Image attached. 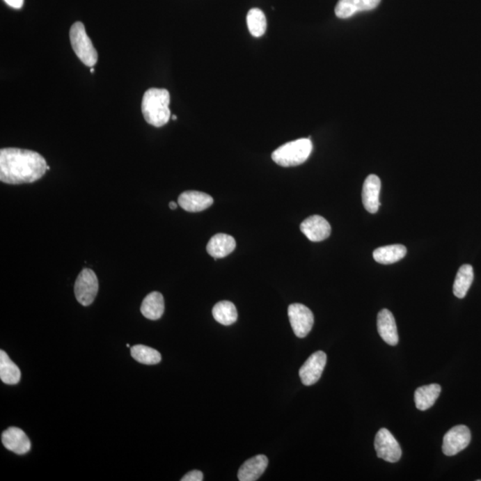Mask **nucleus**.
Returning <instances> with one entry per match:
<instances>
[{
	"instance_id": "obj_1",
	"label": "nucleus",
	"mask_w": 481,
	"mask_h": 481,
	"mask_svg": "<svg viewBox=\"0 0 481 481\" xmlns=\"http://www.w3.org/2000/svg\"><path fill=\"white\" fill-rule=\"evenodd\" d=\"M47 171V161L39 152L20 148L0 150V180L3 183H33Z\"/></svg>"
},
{
	"instance_id": "obj_2",
	"label": "nucleus",
	"mask_w": 481,
	"mask_h": 481,
	"mask_svg": "<svg viewBox=\"0 0 481 481\" xmlns=\"http://www.w3.org/2000/svg\"><path fill=\"white\" fill-rule=\"evenodd\" d=\"M170 92L165 88H149L143 97L141 110L145 122L150 125L161 127L170 120Z\"/></svg>"
},
{
	"instance_id": "obj_3",
	"label": "nucleus",
	"mask_w": 481,
	"mask_h": 481,
	"mask_svg": "<svg viewBox=\"0 0 481 481\" xmlns=\"http://www.w3.org/2000/svg\"><path fill=\"white\" fill-rule=\"evenodd\" d=\"M313 150L310 138L286 143L272 154V160L282 167L298 166L308 160Z\"/></svg>"
},
{
	"instance_id": "obj_4",
	"label": "nucleus",
	"mask_w": 481,
	"mask_h": 481,
	"mask_svg": "<svg viewBox=\"0 0 481 481\" xmlns=\"http://www.w3.org/2000/svg\"><path fill=\"white\" fill-rule=\"evenodd\" d=\"M70 40L73 51L85 65L93 67L97 63V52L81 22L72 24L70 30Z\"/></svg>"
},
{
	"instance_id": "obj_5",
	"label": "nucleus",
	"mask_w": 481,
	"mask_h": 481,
	"mask_svg": "<svg viewBox=\"0 0 481 481\" xmlns=\"http://www.w3.org/2000/svg\"><path fill=\"white\" fill-rule=\"evenodd\" d=\"M98 279L92 269H84L79 273L74 285V294L79 303L85 307L93 303L98 292Z\"/></svg>"
},
{
	"instance_id": "obj_6",
	"label": "nucleus",
	"mask_w": 481,
	"mask_h": 481,
	"mask_svg": "<svg viewBox=\"0 0 481 481\" xmlns=\"http://www.w3.org/2000/svg\"><path fill=\"white\" fill-rule=\"evenodd\" d=\"M374 448L377 457L388 463H397L402 455V450L397 439L385 428L381 429L375 436Z\"/></svg>"
},
{
	"instance_id": "obj_7",
	"label": "nucleus",
	"mask_w": 481,
	"mask_h": 481,
	"mask_svg": "<svg viewBox=\"0 0 481 481\" xmlns=\"http://www.w3.org/2000/svg\"><path fill=\"white\" fill-rule=\"evenodd\" d=\"M290 323L295 336L304 338L310 333L314 324V315L305 305L294 303L289 306Z\"/></svg>"
},
{
	"instance_id": "obj_8",
	"label": "nucleus",
	"mask_w": 481,
	"mask_h": 481,
	"mask_svg": "<svg viewBox=\"0 0 481 481\" xmlns=\"http://www.w3.org/2000/svg\"><path fill=\"white\" fill-rule=\"evenodd\" d=\"M471 439V431L467 426H455L445 433L443 439V453L448 457H453L466 448L470 444Z\"/></svg>"
},
{
	"instance_id": "obj_9",
	"label": "nucleus",
	"mask_w": 481,
	"mask_h": 481,
	"mask_svg": "<svg viewBox=\"0 0 481 481\" xmlns=\"http://www.w3.org/2000/svg\"><path fill=\"white\" fill-rule=\"evenodd\" d=\"M326 361L327 356L324 352H317L312 354L299 369V374L302 384L306 386H310L320 381Z\"/></svg>"
},
{
	"instance_id": "obj_10",
	"label": "nucleus",
	"mask_w": 481,
	"mask_h": 481,
	"mask_svg": "<svg viewBox=\"0 0 481 481\" xmlns=\"http://www.w3.org/2000/svg\"><path fill=\"white\" fill-rule=\"evenodd\" d=\"M301 230L308 240L322 242L330 237L332 229L326 219L320 215H314L301 223Z\"/></svg>"
},
{
	"instance_id": "obj_11",
	"label": "nucleus",
	"mask_w": 481,
	"mask_h": 481,
	"mask_svg": "<svg viewBox=\"0 0 481 481\" xmlns=\"http://www.w3.org/2000/svg\"><path fill=\"white\" fill-rule=\"evenodd\" d=\"M381 180L377 175H369L362 190V202L368 212L374 214L380 208Z\"/></svg>"
},
{
	"instance_id": "obj_12",
	"label": "nucleus",
	"mask_w": 481,
	"mask_h": 481,
	"mask_svg": "<svg viewBox=\"0 0 481 481\" xmlns=\"http://www.w3.org/2000/svg\"><path fill=\"white\" fill-rule=\"evenodd\" d=\"M2 443L8 450L17 455H25L31 450V441L22 429L10 427L2 433Z\"/></svg>"
},
{
	"instance_id": "obj_13",
	"label": "nucleus",
	"mask_w": 481,
	"mask_h": 481,
	"mask_svg": "<svg viewBox=\"0 0 481 481\" xmlns=\"http://www.w3.org/2000/svg\"><path fill=\"white\" fill-rule=\"evenodd\" d=\"M178 205L189 212H200L213 205V198L199 191H186L178 200Z\"/></svg>"
},
{
	"instance_id": "obj_14",
	"label": "nucleus",
	"mask_w": 481,
	"mask_h": 481,
	"mask_svg": "<svg viewBox=\"0 0 481 481\" xmlns=\"http://www.w3.org/2000/svg\"><path fill=\"white\" fill-rule=\"evenodd\" d=\"M380 3L381 0H339L336 8V15L340 19L349 18L358 13L372 10Z\"/></svg>"
},
{
	"instance_id": "obj_15",
	"label": "nucleus",
	"mask_w": 481,
	"mask_h": 481,
	"mask_svg": "<svg viewBox=\"0 0 481 481\" xmlns=\"http://www.w3.org/2000/svg\"><path fill=\"white\" fill-rule=\"evenodd\" d=\"M377 328L381 339L388 345L396 346L398 343V333L394 315L386 308L379 312Z\"/></svg>"
},
{
	"instance_id": "obj_16",
	"label": "nucleus",
	"mask_w": 481,
	"mask_h": 481,
	"mask_svg": "<svg viewBox=\"0 0 481 481\" xmlns=\"http://www.w3.org/2000/svg\"><path fill=\"white\" fill-rule=\"evenodd\" d=\"M269 465L266 455H258L251 458L242 465L238 471V480L240 481H255L262 475Z\"/></svg>"
},
{
	"instance_id": "obj_17",
	"label": "nucleus",
	"mask_w": 481,
	"mask_h": 481,
	"mask_svg": "<svg viewBox=\"0 0 481 481\" xmlns=\"http://www.w3.org/2000/svg\"><path fill=\"white\" fill-rule=\"evenodd\" d=\"M237 243L235 238L226 234H216L210 238L207 244V251L210 256L216 259H222L228 256L235 251Z\"/></svg>"
},
{
	"instance_id": "obj_18",
	"label": "nucleus",
	"mask_w": 481,
	"mask_h": 481,
	"mask_svg": "<svg viewBox=\"0 0 481 481\" xmlns=\"http://www.w3.org/2000/svg\"><path fill=\"white\" fill-rule=\"evenodd\" d=\"M141 313L150 320H158L164 313L165 304L164 296L158 292L149 293L141 305Z\"/></svg>"
},
{
	"instance_id": "obj_19",
	"label": "nucleus",
	"mask_w": 481,
	"mask_h": 481,
	"mask_svg": "<svg viewBox=\"0 0 481 481\" xmlns=\"http://www.w3.org/2000/svg\"><path fill=\"white\" fill-rule=\"evenodd\" d=\"M441 393V387L433 384L422 386L416 391L415 402L417 409L425 411L431 409Z\"/></svg>"
},
{
	"instance_id": "obj_20",
	"label": "nucleus",
	"mask_w": 481,
	"mask_h": 481,
	"mask_svg": "<svg viewBox=\"0 0 481 481\" xmlns=\"http://www.w3.org/2000/svg\"><path fill=\"white\" fill-rule=\"evenodd\" d=\"M407 248L402 244H393L377 248L374 251V259L377 262L388 265L397 262L407 255Z\"/></svg>"
},
{
	"instance_id": "obj_21",
	"label": "nucleus",
	"mask_w": 481,
	"mask_h": 481,
	"mask_svg": "<svg viewBox=\"0 0 481 481\" xmlns=\"http://www.w3.org/2000/svg\"><path fill=\"white\" fill-rule=\"evenodd\" d=\"M0 379L4 384L8 385L17 384L21 379L20 369L12 361L4 350L0 352Z\"/></svg>"
},
{
	"instance_id": "obj_22",
	"label": "nucleus",
	"mask_w": 481,
	"mask_h": 481,
	"mask_svg": "<svg viewBox=\"0 0 481 481\" xmlns=\"http://www.w3.org/2000/svg\"><path fill=\"white\" fill-rule=\"evenodd\" d=\"M473 267L469 264H465L458 270L455 277L453 292L455 297L464 299L471 288L473 282Z\"/></svg>"
},
{
	"instance_id": "obj_23",
	"label": "nucleus",
	"mask_w": 481,
	"mask_h": 481,
	"mask_svg": "<svg viewBox=\"0 0 481 481\" xmlns=\"http://www.w3.org/2000/svg\"><path fill=\"white\" fill-rule=\"evenodd\" d=\"M214 320L223 326H228L235 323L238 314L237 308L230 301H223L214 306L212 310Z\"/></svg>"
},
{
	"instance_id": "obj_24",
	"label": "nucleus",
	"mask_w": 481,
	"mask_h": 481,
	"mask_svg": "<svg viewBox=\"0 0 481 481\" xmlns=\"http://www.w3.org/2000/svg\"><path fill=\"white\" fill-rule=\"evenodd\" d=\"M247 25L250 33L255 38L263 36L267 30L266 15L259 8L251 9L247 15Z\"/></svg>"
},
{
	"instance_id": "obj_25",
	"label": "nucleus",
	"mask_w": 481,
	"mask_h": 481,
	"mask_svg": "<svg viewBox=\"0 0 481 481\" xmlns=\"http://www.w3.org/2000/svg\"><path fill=\"white\" fill-rule=\"evenodd\" d=\"M132 358L144 365H156L161 361V355L157 350L145 345H136L130 349Z\"/></svg>"
},
{
	"instance_id": "obj_26",
	"label": "nucleus",
	"mask_w": 481,
	"mask_h": 481,
	"mask_svg": "<svg viewBox=\"0 0 481 481\" xmlns=\"http://www.w3.org/2000/svg\"><path fill=\"white\" fill-rule=\"evenodd\" d=\"M203 480V474L200 471H192L187 473L181 481H202Z\"/></svg>"
},
{
	"instance_id": "obj_27",
	"label": "nucleus",
	"mask_w": 481,
	"mask_h": 481,
	"mask_svg": "<svg viewBox=\"0 0 481 481\" xmlns=\"http://www.w3.org/2000/svg\"><path fill=\"white\" fill-rule=\"evenodd\" d=\"M9 6L13 8L20 9L24 6V0H4Z\"/></svg>"
},
{
	"instance_id": "obj_28",
	"label": "nucleus",
	"mask_w": 481,
	"mask_h": 481,
	"mask_svg": "<svg viewBox=\"0 0 481 481\" xmlns=\"http://www.w3.org/2000/svg\"><path fill=\"white\" fill-rule=\"evenodd\" d=\"M168 206H170V208H171V210H176V209H177V207H178V205H177V203H175V202H171V203H170V205H168Z\"/></svg>"
},
{
	"instance_id": "obj_29",
	"label": "nucleus",
	"mask_w": 481,
	"mask_h": 481,
	"mask_svg": "<svg viewBox=\"0 0 481 481\" xmlns=\"http://www.w3.org/2000/svg\"><path fill=\"white\" fill-rule=\"evenodd\" d=\"M90 72H91V73H94V72H95V70H94L93 67H91V68H90Z\"/></svg>"
},
{
	"instance_id": "obj_30",
	"label": "nucleus",
	"mask_w": 481,
	"mask_h": 481,
	"mask_svg": "<svg viewBox=\"0 0 481 481\" xmlns=\"http://www.w3.org/2000/svg\"><path fill=\"white\" fill-rule=\"evenodd\" d=\"M172 119H173L174 120H177V116H172Z\"/></svg>"
}]
</instances>
